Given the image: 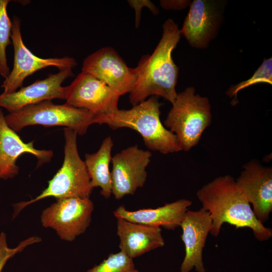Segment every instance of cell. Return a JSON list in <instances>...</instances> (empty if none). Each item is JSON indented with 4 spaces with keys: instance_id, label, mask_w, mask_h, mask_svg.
Wrapping results in <instances>:
<instances>
[{
    "instance_id": "cell-1",
    "label": "cell",
    "mask_w": 272,
    "mask_h": 272,
    "mask_svg": "<svg viewBox=\"0 0 272 272\" xmlns=\"http://www.w3.org/2000/svg\"><path fill=\"white\" fill-rule=\"evenodd\" d=\"M162 37L151 54L144 55L135 67L137 78L129 93L130 103L135 106L151 96H160L172 104L177 93L176 86L179 69L172 54L181 37L178 25L171 19L162 26Z\"/></svg>"
},
{
    "instance_id": "cell-2",
    "label": "cell",
    "mask_w": 272,
    "mask_h": 272,
    "mask_svg": "<svg viewBox=\"0 0 272 272\" xmlns=\"http://www.w3.org/2000/svg\"><path fill=\"white\" fill-rule=\"evenodd\" d=\"M196 195L202 208L209 213L212 219L210 233L213 236H218L222 225L227 223L236 229H251L260 241L271 237V229L256 218L250 204L232 176L215 178L200 188Z\"/></svg>"
},
{
    "instance_id": "cell-3",
    "label": "cell",
    "mask_w": 272,
    "mask_h": 272,
    "mask_svg": "<svg viewBox=\"0 0 272 272\" xmlns=\"http://www.w3.org/2000/svg\"><path fill=\"white\" fill-rule=\"evenodd\" d=\"M157 96H151L128 110L118 108L112 112L94 116L92 123L106 124L116 129L126 127L139 132L150 150L163 154L181 150L176 136L160 119V107Z\"/></svg>"
},
{
    "instance_id": "cell-4",
    "label": "cell",
    "mask_w": 272,
    "mask_h": 272,
    "mask_svg": "<svg viewBox=\"0 0 272 272\" xmlns=\"http://www.w3.org/2000/svg\"><path fill=\"white\" fill-rule=\"evenodd\" d=\"M65 145L62 166L48 182L47 187L38 195L28 201L13 205V219L25 208L44 198L56 199L70 197L90 198L93 187L84 161L81 158L77 147V132L70 128H64Z\"/></svg>"
},
{
    "instance_id": "cell-5",
    "label": "cell",
    "mask_w": 272,
    "mask_h": 272,
    "mask_svg": "<svg viewBox=\"0 0 272 272\" xmlns=\"http://www.w3.org/2000/svg\"><path fill=\"white\" fill-rule=\"evenodd\" d=\"M164 125L177 137L182 151L188 152L200 140L212 122L211 106L207 97L188 87L177 94Z\"/></svg>"
},
{
    "instance_id": "cell-6",
    "label": "cell",
    "mask_w": 272,
    "mask_h": 272,
    "mask_svg": "<svg viewBox=\"0 0 272 272\" xmlns=\"http://www.w3.org/2000/svg\"><path fill=\"white\" fill-rule=\"evenodd\" d=\"M5 116L8 125L16 132L29 125L63 126L81 135L86 133L94 117L87 110L66 103L55 104L51 101L27 106Z\"/></svg>"
},
{
    "instance_id": "cell-7",
    "label": "cell",
    "mask_w": 272,
    "mask_h": 272,
    "mask_svg": "<svg viewBox=\"0 0 272 272\" xmlns=\"http://www.w3.org/2000/svg\"><path fill=\"white\" fill-rule=\"evenodd\" d=\"M94 208L90 198L57 199L42 211L40 222L43 227L53 230L62 240L72 242L90 226Z\"/></svg>"
},
{
    "instance_id": "cell-8",
    "label": "cell",
    "mask_w": 272,
    "mask_h": 272,
    "mask_svg": "<svg viewBox=\"0 0 272 272\" xmlns=\"http://www.w3.org/2000/svg\"><path fill=\"white\" fill-rule=\"evenodd\" d=\"M12 42L14 48V64L8 78L4 81L1 87L3 94L11 93L22 87L25 79L36 72L49 66L57 67L59 70L73 69L77 65L75 58L68 56L60 58H43L34 55L25 46L21 31V20L14 16L12 20Z\"/></svg>"
},
{
    "instance_id": "cell-9",
    "label": "cell",
    "mask_w": 272,
    "mask_h": 272,
    "mask_svg": "<svg viewBox=\"0 0 272 272\" xmlns=\"http://www.w3.org/2000/svg\"><path fill=\"white\" fill-rule=\"evenodd\" d=\"M225 1L194 0L182 29L189 44L197 49H205L217 36L224 19Z\"/></svg>"
},
{
    "instance_id": "cell-10",
    "label": "cell",
    "mask_w": 272,
    "mask_h": 272,
    "mask_svg": "<svg viewBox=\"0 0 272 272\" xmlns=\"http://www.w3.org/2000/svg\"><path fill=\"white\" fill-rule=\"evenodd\" d=\"M152 156L150 151L141 149L135 145L112 157V194L115 199L133 195L144 186L147 177L146 168Z\"/></svg>"
},
{
    "instance_id": "cell-11",
    "label": "cell",
    "mask_w": 272,
    "mask_h": 272,
    "mask_svg": "<svg viewBox=\"0 0 272 272\" xmlns=\"http://www.w3.org/2000/svg\"><path fill=\"white\" fill-rule=\"evenodd\" d=\"M82 72L102 81L120 96L130 92L137 78L135 68L129 67L109 46L102 47L86 57Z\"/></svg>"
},
{
    "instance_id": "cell-12",
    "label": "cell",
    "mask_w": 272,
    "mask_h": 272,
    "mask_svg": "<svg viewBox=\"0 0 272 272\" xmlns=\"http://www.w3.org/2000/svg\"><path fill=\"white\" fill-rule=\"evenodd\" d=\"M65 88V103L87 110L94 116L109 113L118 108L120 96L104 82L88 73L82 72Z\"/></svg>"
},
{
    "instance_id": "cell-13",
    "label": "cell",
    "mask_w": 272,
    "mask_h": 272,
    "mask_svg": "<svg viewBox=\"0 0 272 272\" xmlns=\"http://www.w3.org/2000/svg\"><path fill=\"white\" fill-rule=\"evenodd\" d=\"M236 181L252 206L257 220L263 224L272 211V169L252 160L244 164Z\"/></svg>"
},
{
    "instance_id": "cell-14",
    "label": "cell",
    "mask_w": 272,
    "mask_h": 272,
    "mask_svg": "<svg viewBox=\"0 0 272 272\" xmlns=\"http://www.w3.org/2000/svg\"><path fill=\"white\" fill-rule=\"evenodd\" d=\"M74 76L73 69L66 68L21 87L18 91L7 94L2 93L0 95V107L11 112L44 101L65 100L66 88L62 86V84Z\"/></svg>"
},
{
    "instance_id": "cell-15",
    "label": "cell",
    "mask_w": 272,
    "mask_h": 272,
    "mask_svg": "<svg viewBox=\"0 0 272 272\" xmlns=\"http://www.w3.org/2000/svg\"><path fill=\"white\" fill-rule=\"evenodd\" d=\"M180 226L185 252L180 272H189L193 267L197 272H205L202 251L212 226L210 214L202 208L187 211Z\"/></svg>"
},
{
    "instance_id": "cell-16",
    "label": "cell",
    "mask_w": 272,
    "mask_h": 272,
    "mask_svg": "<svg viewBox=\"0 0 272 272\" xmlns=\"http://www.w3.org/2000/svg\"><path fill=\"white\" fill-rule=\"evenodd\" d=\"M5 116L0 109V179L13 178L18 174L19 168L16 161L24 153L35 156L38 160L37 166L49 162L53 152L35 148L33 142H24L8 125Z\"/></svg>"
},
{
    "instance_id": "cell-17",
    "label": "cell",
    "mask_w": 272,
    "mask_h": 272,
    "mask_svg": "<svg viewBox=\"0 0 272 272\" xmlns=\"http://www.w3.org/2000/svg\"><path fill=\"white\" fill-rule=\"evenodd\" d=\"M116 234L121 251L131 259L165 245L160 227L116 219Z\"/></svg>"
},
{
    "instance_id": "cell-18",
    "label": "cell",
    "mask_w": 272,
    "mask_h": 272,
    "mask_svg": "<svg viewBox=\"0 0 272 272\" xmlns=\"http://www.w3.org/2000/svg\"><path fill=\"white\" fill-rule=\"evenodd\" d=\"M191 200L180 199L155 209H143L129 211L124 205L119 206L113 212L114 217L127 221L174 230L179 227L188 208Z\"/></svg>"
},
{
    "instance_id": "cell-19",
    "label": "cell",
    "mask_w": 272,
    "mask_h": 272,
    "mask_svg": "<svg viewBox=\"0 0 272 272\" xmlns=\"http://www.w3.org/2000/svg\"><path fill=\"white\" fill-rule=\"evenodd\" d=\"M113 142L110 136L103 141L98 150L92 154H86L84 161L89 175L92 186L100 187V193L105 198L112 194L111 172V151Z\"/></svg>"
},
{
    "instance_id": "cell-20",
    "label": "cell",
    "mask_w": 272,
    "mask_h": 272,
    "mask_svg": "<svg viewBox=\"0 0 272 272\" xmlns=\"http://www.w3.org/2000/svg\"><path fill=\"white\" fill-rule=\"evenodd\" d=\"M10 2L9 0H0V76L5 79L8 78L10 73L6 50L7 47L12 44V21L7 12Z\"/></svg>"
},
{
    "instance_id": "cell-21",
    "label": "cell",
    "mask_w": 272,
    "mask_h": 272,
    "mask_svg": "<svg viewBox=\"0 0 272 272\" xmlns=\"http://www.w3.org/2000/svg\"><path fill=\"white\" fill-rule=\"evenodd\" d=\"M87 272H140L135 266L133 259L120 251L110 253L99 264Z\"/></svg>"
},
{
    "instance_id": "cell-22",
    "label": "cell",
    "mask_w": 272,
    "mask_h": 272,
    "mask_svg": "<svg viewBox=\"0 0 272 272\" xmlns=\"http://www.w3.org/2000/svg\"><path fill=\"white\" fill-rule=\"evenodd\" d=\"M259 83L272 84V58H264L262 63L248 79L230 86L226 92L229 97H237L241 90Z\"/></svg>"
},
{
    "instance_id": "cell-23",
    "label": "cell",
    "mask_w": 272,
    "mask_h": 272,
    "mask_svg": "<svg viewBox=\"0 0 272 272\" xmlns=\"http://www.w3.org/2000/svg\"><path fill=\"white\" fill-rule=\"evenodd\" d=\"M30 244V241L25 239L14 248H11L8 246L6 233L4 232H1L0 233V272L2 271L7 262L10 258L23 251Z\"/></svg>"
},
{
    "instance_id": "cell-24",
    "label": "cell",
    "mask_w": 272,
    "mask_h": 272,
    "mask_svg": "<svg viewBox=\"0 0 272 272\" xmlns=\"http://www.w3.org/2000/svg\"><path fill=\"white\" fill-rule=\"evenodd\" d=\"M191 2L187 0L161 1V6L166 10H181L190 5Z\"/></svg>"
},
{
    "instance_id": "cell-25",
    "label": "cell",
    "mask_w": 272,
    "mask_h": 272,
    "mask_svg": "<svg viewBox=\"0 0 272 272\" xmlns=\"http://www.w3.org/2000/svg\"><path fill=\"white\" fill-rule=\"evenodd\" d=\"M149 1H128L130 6L135 10V27H138L141 18V9L142 7L148 3Z\"/></svg>"
}]
</instances>
